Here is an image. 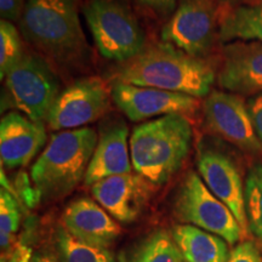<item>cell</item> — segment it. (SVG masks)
Instances as JSON below:
<instances>
[{"label": "cell", "instance_id": "cell-1", "mask_svg": "<svg viewBox=\"0 0 262 262\" xmlns=\"http://www.w3.org/2000/svg\"><path fill=\"white\" fill-rule=\"evenodd\" d=\"M217 77L208 58L193 57L168 42L146 47L137 56L112 71V83L155 88L193 97H205Z\"/></svg>", "mask_w": 262, "mask_h": 262}, {"label": "cell", "instance_id": "cell-2", "mask_svg": "<svg viewBox=\"0 0 262 262\" xmlns=\"http://www.w3.org/2000/svg\"><path fill=\"white\" fill-rule=\"evenodd\" d=\"M18 25L22 37L62 68H81L90 60L78 0H27Z\"/></svg>", "mask_w": 262, "mask_h": 262}, {"label": "cell", "instance_id": "cell-3", "mask_svg": "<svg viewBox=\"0 0 262 262\" xmlns=\"http://www.w3.org/2000/svg\"><path fill=\"white\" fill-rule=\"evenodd\" d=\"M192 141L191 122L182 114H170L140 124L130 137L133 168L152 185H163L182 168Z\"/></svg>", "mask_w": 262, "mask_h": 262}, {"label": "cell", "instance_id": "cell-4", "mask_svg": "<svg viewBox=\"0 0 262 262\" xmlns=\"http://www.w3.org/2000/svg\"><path fill=\"white\" fill-rule=\"evenodd\" d=\"M91 127L54 134L31 169V179L41 201H54L70 194L85 179L97 145Z\"/></svg>", "mask_w": 262, "mask_h": 262}, {"label": "cell", "instance_id": "cell-5", "mask_svg": "<svg viewBox=\"0 0 262 262\" xmlns=\"http://www.w3.org/2000/svg\"><path fill=\"white\" fill-rule=\"evenodd\" d=\"M83 12L101 56L126 62L146 48V35L137 18L120 0H89Z\"/></svg>", "mask_w": 262, "mask_h": 262}, {"label": "cell", "instance_id": "cell-6", "mask_svg": "<svg viewBox=\"0 0 262 262\" xmlns=\"http://www.w3.org/2000/svg\"><path fill=\"white\" fill-rule=\"evenodd\" d=\"M172 212L180 222L219 235L231 245L248 237L228 206L193 171L185 176L178 188Z\"/></svg>", "mask_w": 262, "mask_h": 262}, {"label": "cell", "instance_id": "cell-7", "mask_svg": "<svg viewBox=\"0 0 262 262\" xmlns=\"http://www.w3.org/2000/svg\"><path fill=\"white\" fill-rule=\"evenodd\" d=\"M5 86L15 106L35 122L47 120L60 95V80L47 58L25 54L5 77Z\"/></svg>", "mask_w": 262, "mask_h": 262}, {"label": "cell", "instance_id": "cell-8", "mask_svg": "<svg viewBox=\"0 0 262 262\" xmlns=\"http://www.w3.org/2000/svg\"><path fill=\"white\" fill-rule=\"evenodd\" d=\"M219 0H181L162 29V40L193 57L206 58L219 38Z\"/></svg>", "mask_w": 262, "mask_h": 262}, {"label": "cell", "instance_id": "cell-9", "mask_svg": "<svg viewBox=\"0 0 262 262\" xmlns=\"http://www.w3.org/2000/svg\"><path fill=\"white\" fill-rule=\"evenodd\" d=\"M196 168L210 191L228 206L237 221L248 234L245 214L244 186L237 160L221 143V140L209 136L199 141L196 148Z\"/></svg>", "mask_w": 262, "mask_h": 262}, {"label": "cell", "instance_id": "cell-10", "mask_svg": "<svg viewBox=\"0 0 262 262\" xmlns=\"http://www.w3.org/2000/svg\"><path fill=\"white\" fill-rule=\"evenodd\" d=\"M112 91L98 77L75 80L62 90L48 116L49 129L64 131L80 129L96 122L108 112Z\"/></svg>", "mask_w": 262, "mask_h": 262}, {"label": "cell", "instance_id": "cell-11", "mask_svg": "<svg viewBox=\"0 0 262 262\" xmlns=\"http://www.w3.org/2000/svg\"><path fill=\"white\" fill-rule=\"evenodd\" d=\"M203 122L211 135L249 153H262L248 102L241 95L214 90L203 104Z\"/></svg>", "mask_w": 262, "mask_h": 262}, {"label": "cell", "instance_id": "cell-12", "mask_svg": "<svg viewBox=\"0 0 262 262\" xmlns=\"http://www.w3.org/2000/svg\"><path fill=\"white\" fill-rule=\"evenodd\" d=\"M112 100L131 122L170 114L193 116L199 108L196 97L155 88L112 83Z\"/></svg>", "mask_w": 262, "mask_h": 262}, {"label": "cell", "instance_id": "cell-13", "mask_svg": "<svg viewBox=\"0 0 262 262\" xmlns=\"http://www.w3.org/2000/svg\"><path fill=\"white\" fill-rule=\"evenodd\" d=\"M96 202L122 224L136 221L148 204L152 183L139 173H122L91 186Z\"/></svg>", "mask_w": 262, "mask_h": 262}, {"label": "cell", "instance_id": "cell-14", "mask_svg": "<svg viewBox=\"0 0 262 262\" xmlns=\"http://www.w3.org/2000/svg\"><path fill=\"white\" fill-rule=\"evenodd\" d=\"M217 81L237 95L262 94V42H227L221 52Z\"/></svg>", "mask_w": 262, "mask_h": 262}, {"label": "cell", "instance_id": "cell-15", "mask_svg": "<svg viewBox=\"0 0 262 262\" xmlns=\"http://www.w3.org/2000/svg\"><path fill=\"white\" fill-rule=\"evenodd\" d=\"M47 143V130L41 122L18 112H10L0 122V157L9 169L28 165Z\"/></svg>", "mask_w": 262, "mask_h": 262}, {"label": "cell", "instance_id": "cell-16", "mask_svg": "<svg viewBox=\"0 0 262 262\" xmlns=\"http://www.w3.org/2000/svg\"><path fill=\"white\" fill-rule=\"evenodd\" d=\"M62 222L72 237L95 248L108 249L122 233L120 226L102 206L85 196L67 205Z\"/></svg>", "mask_w": 262, "mask_h": 262}, {"label": "cell", "instance_id": "cell-17", "mask_svg": "<svg viewBox=\"0 0 262 262\" xmlns=\"http://www.w3.org/2000/svg\"><path fill=\"white\" fill-rule=\"evenodd\" d=\"M127 136L129 127L120 119L107 122L101 127L97 145L85 173V185L93 186L111 176L131 172L133 163Z\"/></svg>", "mask_w": 262, "mask_h": 262}, {"label": "cell", "instance_id": "cell-18", "mask_svg": "<svg viewBox=\"0 0 262 262\" xmlns=\"http://www.w3.org/2000/svg\"><path fill=\"white\" fill-rule=\"evenodd\" d=\"M171 235L185 262H228L227 242L192 225H178Z\"/></svg>", "mask_w": 262, "mask_h": 262}, {"label": "cell", "instance_id": "cell-19", "mask_svg": "<svg viewBox=\"0 0 262 262\" xmlns=\"http://www.w3.org/2000/svg\"><path fill=\"white\" fill-rule=\"evenodd\" d=\"M219 38L222 42H262V5L222 6Z\"/></svg>", "mask_w": 262, "mask_h": 262}, {"label": "cell", "instance_id": "cell-20", "mask_svg": "<svg viewBox=\"0 0 262 262\" xmlns=\"http://www.w3.org/2000/svg\"><path fill=\"white\" fill-rule=\"evenodd\" d=\"M119 262H185L171 233L158 229L124 250Z\"/></svg>", "mask_w": 262, "mask_h": 262}, {"label": "cell", "instance_id": "cell-21", "mask_svg": "<svg viewBox=\"0 0 262 262\" xmlns=\"http://www.w3.org/2000/svg\"><path fill=\"white\" fill-rule=\"evenodd\" d=\"M54 244L60 262H117L108 249L80 243L63 227H58L55 232Z\"/></svg>", "mask_w": 262, "mask_h": 262}, {"label": "cell", "instance_id": "cell-22", "mask_svg": "<svg viewBox=\"0 0 262 262\" xmlns=\"http://www.w3.org/2000/svg\"><path fill=\"white\" fill-rule=\"evenodd\" d=\"M244 199L249 232L262 242V163L249 169L245 178Z\"/></svg>", "mask_w": 262, "mask_h": 262}, {"label": "cell", "instance_id": "cell-23", "mask_svg": "<svg viewBox=\"0 0 262 262\" xmlns=\"http://www.w3.org/2000/svg\"><path fill=\"white\" fill-rule=\"evenodd\" d=\"M21 33L11 21H0V78L8 73L25 56Z\"/></svg>", "mask_w": 262, "mask_h": 262}, {"label": "cell", "instance_id": "cell-24", "mask_svg": "<svg viewBox=\"0 0 262 262\" xmlns=\"http://www.w3.org/2000/svg\"><path fill=\"white\" fill-rule=\"evenodd\" d=\"M21 211L16 196L8 189L2 188L0 192V245L3 251H8L15 239Z\"/></svg>", "mask_w": 262, "mask_h": 262}, {"label": "cell", "instance_id": "cell-25", "mask_svg": "<svg viewBox=\"0 0 262 262\" xmlns=\"http://www.w3.org/2000/svg\"><path fill=\"white\" fill-rule=\"evenodd\" d=\"M228 262H262V255L254 242L245 239L233 248Z\"/></svg>", "mask_w": 262, "mask_h": 262}, {"label": "cell", "instance_id": "cell-26", "mask_svg": "<svg viewBox=\"0 0 262 262\" xmlns=\"http://www.w3.org/2000/svg\"><path fill=\"white\" fill-rule=\"evenodd\" d=\"M27 0H0V15L2 19L16 22L24 14Z\"/></svg>", "mask_w": 262, "mask_h": 262}, {"label": "cell", "instance_id": "cell-27", "mask_svg": "<svg viewBox=\"0 0 262 262\" xmlns=\"http://www.w3.org/2000/svg\"><path fill=\"white\" fill-rule=\"evenodd\" d=\"M248 107L256 135L262 143V94L250 98L248 101Z\"/></svg>", "mask_w": 262, "mask_h": 262}, {"label": "cell", "instance_id": "cell-28", "mask_svg": "<svg viewBox=\"0 0 262 262\" xmlns=\"http://www.w3.org/2000/svg\"><path fill=\"white\" fill-rule=\"evenodd\" d=\"M141 5L146 6L158 14L166 15L175 9L178 0H136Z\"/></svg>", "mask_w": 262, "mask_h": 262}, {"label": "cell", "instance_id": "cell-29", "mask_svg": "<svg viewBox=\"0 0 262 262\" xmlns=\"http://www.w3.org/2000/svg\"><path fill=\"white\" fill-rule=\"evenodd\" d=\"M251 0H219V3H221L222 5H227V6H238V5H243V3H249Z\"/></svg>", "mask_w": 262, "mask_h": 262}, {"label": "cell", "instance_id": "cell-30", "mask_svg": "<svg viewBox=\"0 0 262 262\" xmlns=\"http://www.w3.org/2000/svg\"><path fill=\"white\" fill-rule=\"evenodd\" d=\"M28 262H56L55 260H52L51 257L47 256V255H34L31 260H29Z\"/></svg>", "mask_w": 262, "mask_h": 262}]
</instances>
